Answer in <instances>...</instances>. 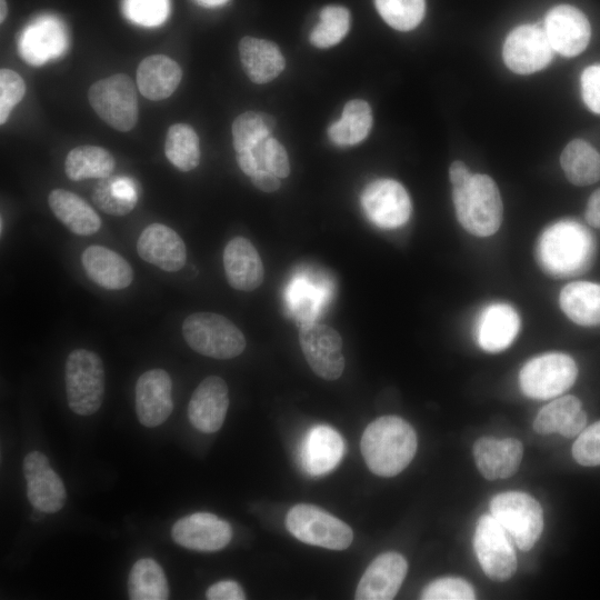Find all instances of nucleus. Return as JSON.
<instances>
[{
	"label": "nucleus",
	"mask_w": 600,
	"mask_h": 600,
	"mask_svg": "<svg viewBox=\"0 0 600 600\" xmlns=\"http://www.w3.org/2000/svg\"><path fill=\"white\" fill-rule=\"evenodd\" d=\"M479 472L487 480L507 479L513 476L522 460V443L514 438L496 439L482 437L472 448Z\"/></svg>",
	"instance_id": "obj_21"
},
{
	"label": "nucleus",
	"mask_w": 600,
	"mask_h": 600,
	"mask_svg": "<svg viewBox=\"0 0 600 600\" xmlns=\"http://www.w3.org/2000/svg\"><path fill=\"white\" fill-rule=\"evenodd\" d=\"M62 23L52 16L39 17L22 32L19 41L21 57L32 66H40L58 57L66 48Z\"/></svg>",
	"instance_id": "obj_23"
},
{
	"label": "nucleus",
	"mask_w": 600,
	"mask_h": 600,
	"mask_svg": "<svg viewBox=\"0 0 600 600\" xmlns=\"http://www.w3.org/2000/svg\"><path fill=\"white\" fill-rule=\"evenodd\" d=\"M223 267L228 283L239 291H252L264 279L262 260L244 237L232 238L223 250Z\"/></svg>",
	"instance_id": "obj_22"
},
{
	"label": "nucleus",
	"mask_w": 600,
	"mask_h": 600,
	"mask_svg": "<svg viewBox=\"0 0 600 600\" xmlns=\"http://www.w3.org/2000/svg\"><path fill=\"white\" fill-rule=\"evenodd\" d=\"M582 409L574 396L557 398L542 407L533 421V430L539 434L559 432L560 429Z\"/></svg>",
	"instance_id": "obj_40"
},
{
	"label": "nucleus",
	"mask_w": 600,
	"mask_h": 600,
	"mask_svg": "<svg viewBox=\"0 0 600 600\" xmlns=\"http://www.w3.org/2000/svg\"><path fill=\"white\" fill-rule=\"evenodd\" d=\"M572 456L581 466H600V421L584 428L578 436Z\"/></svg>",
	"instance_id": "obj_45"
},
{
	"label": "nucleus",
	"mask_w": 600,
	"mask_h": 600,
	"mask_svg": "<svg viewBox=\"0 0 600 600\" xmlns=\"http://www.w3.org/2000/svg\"><path fill=\"white\" fill-rule=\"evenodd\" d=\"M137 251L142 260L163 271L177 272L187 261V248L182 238L170 227L151 223L140 233Z\"/></svg>",
	"instance_id": "obj_20"
},
{
	"label": "nucleus",
	"mask_w": 600,
	"mask_h": 600,
	"mask_svg": "<svg viewBox=\"0 0 600 600\" xmlns=\"http://www.w3.org/2000/svg\"><path fill=\"white\" fill-rule=\"evenodd\" d=\"M361 206L367 217L383 229L404 224L411 213L407 190L392 179H378L369 183L361 194Z\"/></svg>",
	"instance_id": "obj_13"
},
{
	"label": "nucleus",
	"mask_w": 600,
	"mask_h": 600,
	"mask_svg": "<svg viewBox=\"0 0 600 600\" xmlns=\"http://www.w3.org/2000/svg\"><path fill=\"white\" fill-rule=\"evenodd\" d=\"M8 8L6 0H0V21L3 22L7 17Z\"/></svg>",
	"instance_id": "obj_54"
},
{
	"label": "nucleus",
	"mask_w": 600,
	"mask_h": 600,
	"mask_svg": "<svg viewBox=\"0 0 600 600\" xmlns=\"http://www.w3.org/2000/svg\"><path fill=\"white\" fill-rule=\"evenodd\" d=\"M490 512L521 551L532 549L543 530L542 508L528 493H499L490 501Z\"/></svg>",
	"instance_id": "obj_6"
},
{
	"label": "nucleus",
	"mask_w": 600,
	"mask_h": 600,
	"mask_svg": "<svg viewBox=\"0 0 600 600\" xmlns=\"http://www.w3.org/2000/svg\"><path fill=\"white\" fill-rule=\"evenodd\" d=\"M553 48L543 28L522 24L514 28L503 44V61L519 74H529L546 68L553 56Z\"/></svg>",
	"instance_id": "obj_12"
},
{
	"label": "nucleus",
	"mask_w": 600,
	"mask_h": 600,
	"mask_svg": "<svg viewBox=\"0 0 600 600\" xmlns=\"http://www.w3.org/2000/svg\"><path fill=\"white\" fill-rule=\"evenodd\" d=\"M586 220L593 228H600V189L589 198L586 208Z\"/></svg>",
	"instance_id": "obj_50"
},
{
	"label": "nucleus",
	"mask_w": 600,
	"mask_h": 600,
	"mask_svg": "<svg viewBox=\"0 0 600 600\" xmlns=\"http://www.w3.org/2000/svg\"><path fill=\"white\" fill-rule=\"evenodd\" d=\"M350 27V13L340 6H327L320 11V22L310 33V42L321 49L339 43Z\"/></svg>",
	"instance_id": "obj_38"
},
{
	"label": "nucleus",
	"mask_w": 600,
	"mask_h": 600,
	"mask_svg": "<svg viewBox=\"0 0 600 600\" xmlns=\"http://www.w3.org/2000/svg\"><path fill=\"white\" fill-rule=\"evenodd\" d=\"M228 407L226 381L218 376H209L193 391L188 404V418L197 430L213 433L222 427Z\"/></svg>",
	"instance_id": "obj_18"
},
{
	"label": "nucleus",
	"mask_w": 600,
	"mask_h": 600,
	"mask_svg": "<svg viewBox=\"0 0 600 600\" xmlns=\"http://www.w3.org/2000/svg\"><path fill=\"white\" fill-rule=\"evenodd\" d=\"M288 531L298 540L330 550H344L353 540L351 528L323 509L300 503L286 518Z\"/></svg>",
	"instance_id": "obj_8"
},
{
	"label": "nucleus",
	"mask_w": 600,
	"mask_h": 600,
	"mask_svg": "<svg viewBox=\"0 0 600 600\" xmlns=\"http://www.w3.org/2000/svg\"><path fill=\"white\" fill-rule=\"evenodd\" d=\"M88 100L99 118L118 131H130L137 124L138 96L129 76L116 73L96 81L88 90Z\"/></svg>",
	"instance_id": "obj_7"
},
{
	"label": "nucleus",
	"mask_w": 600,
	"mask_h": 600,
	"mask_svg": "<svg viewBox=\"0 0 600 600\" xmlns=\"http://www.w3.org/2000/svg\"><path fill=\"white\" fill-rule=\"evenodd\" d=\"M519 328V314L510 304L492 303L481 311L477 320V341L484 351L500 352L513 342Z\"/></svg>",
	"instance_id": "obj_24"
},
{
	"label": "nucleus",
	"mask_w": 600,
	"mask_h": 600,
	"mask_svg": "<svg viewBox=\"0 0 600 600\" xmlns=\"http://www.w3.org/2000/svg\"><path fill=\"white\" fill-rule=\"evenodd\" d=\"M236 159L241 171L248 177H252L258 170V161L251 150L236 152Z\"/></svg>",
	"instance_id": "obj_51"
},
{
	"label": "nucleus",
	"mask_w": 600,
	"mask_h": 600,
	"mask_svg": "<svg viewBox=\"0 0 600 600\" xmlns=\"http://www.w3.org/2000/svg\"><path fill=\"white\" fill-rule=\"evenodd\" d=\"M559 303L574 323L590 327L600 324V284L589 281L571 282L563 287Z\"/></svg>",
	"instance_id": "obj_30"
},
{
	"label": "nucleus",
	"mask_w": 600,
	"mask_h": 600,
	"mask_svg": "<svg viewBox=\"0 0 600 600\" xmlns=\"http://www.w3.org/2000/svg\"><path fill=\"white\" fill-rule=\"evenodd\" d=\"M408 571L404 557L398 552L378 556L362 574L354 594L357 600H390L398 593Z\"/></svg>",
	"instance_id": "obj_19"
},
{
	"label": "nucleus",
	"mask_w": 600,
	"mask_h": 600,
	"mask_svg": "<svg viewBox=\"0 0 600 600\" xmlns=\"http://www.w3.org/2000/svg\"><path fill=\"white\" fill-rule=\"evenodd\" d=\"M26 84L21 76L7 68L0 70V123L4 124L12 109L22 100Z\"/></svg>",
	"instance_id": "obj_44"
},
{
	"label": "nucleus",
	"mask_w": 600,
	"mask_h": 600,
	"mask_svg": "<svg viewBox=\"0 0 600 600\" xmlns=\"http://www.w3.org/2000/svg\"><path fill=\"white\" fill-rule=\"evenodd\" d=\"M91 198L101 211L117 217L131 212L138 202L136 187L128 178L100 179Z\"/></svg>",
	"instance_id": "obj_35"
},
{
	"label": "nucleus",
	"mask_w": 600,
	"mask_h": 600,
	"mask_svg": "<svg viewBox=\"0 0 600 600\" xmlns=\"http://www.w3.org/2000/svg\"><path fill=\"white\" fill-rule=\"evenodd\" d=\"M299 342L312 371L322 379L336 380L344 369L342 339L326 324L308 323L301 327Z\"/></svg>",
	"instance_id": "obj_11"
},
{
	"label": "nucleus",
	"mask_w": 600,
	"mask_h": 600,
	"mask_svg": "<svg viewBox=\"0 0 600 600\" xmlns=\"http://www.w3.org/2000/svg\"><path fill=\"white\" fill-rule=\"evenodd\" d=\"M560 164L567 179L576 186H589L600 180V153L582 139L566 146Z\"/></svg>",
	"instance_id": "obj_31"
},
{
	"label": "nucleus",
	"mask_w": 600,
	"mask_h": 600,
	"mask_svg": "<svg viewBox=\"0 0 600 600\" xmlns=\"http://www.w3.org/2000/svg\"><path fill=\"white\" fill-rule=\"evenodd\" d=\"M182 79V70L177 61L164 54L146 57L137 68V84L140 93L151 100L169 98Z\"/></svg>",
	"instance_id": "obj_27"
},
{
	"label": "nucleus",
	"mask_w": 600,
	"mask_h": 600,
	"mask_svg": "<svg viewBox=\"0 0 600 600\" xmlns=\"http://www.w3.org/2000/svg\"><path fill=\"white\" fill-rule=\"evenodd\" d=\"M48 204L56 218L74 234L91 236L101 228V219L94 209L69 190H51Z\"/></svg>",
	"instance_id": "obj_29"
},
{
	"label": "nucleus",
	"mask_w": 600,
	"mask_h": 600,
	"mask_svg": "<svg viewBox=\"0 0 600 600\" xmlns=\"http://www.w3.org/2000/svg\"><path fill=\"white\" fill-rule=\"evenodd\" d=\"M128 593L131 600H167L169 586L160 564L151 559L137 560L129 573Z\"/></svg>",
	"instance_id": "obj_34"
},
{
	"label": "nucleus",
	"mask_w": 600,
	"mask_h": 600,
	"mask_svg": "<svg viewBox=\"0 0 600 600\" xmlns=\"http://www.w3.org/2000/svg\"><path fill=\"white\" fill-rule=\"evenodd\" d=\"M512 542L491 513L479 518L473 536V549L489 579L503 582L514 574L517 556Z\"/></svg>",
	"instance_id": "obj_10"
},
{
	"label": "nucleus",
	"mask_w": 600,
	"mask_h": 600,
	"mask_svg": "<svg viewBox=\"0 0 600 600\" xmlns=\"http://www.w3.org/2000/svg\"><path fill=\"white\" fill-rule=\"evenodd\" d=\"M240 61L248 78L258 84L277 78L286 60L277 44L266 39L243 37L238 46Z\"/></svg>",
	"instance_id": "obj_28"
},
{
	"label": "nucleus",
	"mask_w": 600,
	"mask_h": 600,
	"mask_svg": "<svg viewBox=\"0 0 600 600\" xmlns=\"http://www.w3.org/2000/svg\"><path fill=\"white\" fill-rule=\"evenodd\" d=\"M276 119L266 112L246 111L232 123V142L236 152L253 149L261 140L271 136Z\"/></svg>",
	"instance_id": "obj_37"
},
{
	"label": "nucleus",
	"mask_w": 600,
	"mask_h": 600,
	"mask_svg": "<svg viewBox=\"0 0 600 600\" xmlns=\"http://www.w3.org/2000/svg\"><path fill=\"white\" fill-rule=\"evenodd\" d=\"M456 216L460 224L471 234L489 237L502 222L503 206L499 189L487 174H472L458 187H452Z\"/></svg>",
	"instance_id": "obj_3"
},
{
	"label": "nucleus",
	"mask_w": 600,
	"mask_h": 600,
	"mask_svg": "<svg viewBox=\"0 0 600 600\" xmlns=\"http://www.w3.org/2000/svg\"><path fill=\"white\" fill-rule=\"evenodd\" d=\"M574 360L561 352H549L530 359L520 370L521 391L531 399L547 400L559 397L576 381Z\"/></svg>",
	"instance_id": "obj_9"
},
{
	"label": "nucleus",
	"mask_w": 600,
	"mask_h": 600,
	"mask_svg": "<svg viewBox=\"0 0 600 600\" xmlns=\"http://www.w3.org/2000/svg\"><path fill=\"white\" fill-rule=\"evenodd\" d=\"M372 126L369 103L361 99L350 100L342 110L339 120L328 128V137L338 146L357 144L364 140Z\"/></svg>",
	"instance_id": "obj_33"
},
{
	"label": "nucleus",
	"mask_w": 600,
	"mask_h": 600,
	"mask_svg": "<svg viewBox=\"0 0 600 600\" xmlns=\"http://www.w3.org/2000/svg\"><path fill=\"white\" fill-rule=\"evenodd\" d=\"M116 167L113 156L99 146H79L71 149L64 160V172L72 181L110 177Z\"/></svg>",
	"instance_id": "obj_32"
},
{
	"label": "nucleus",
	"mask_w": 600,
	"mask_h": 600,
	"mask_svg": "<svg viewBox=\"0 0 600 600\" xmlns=\"http://www.w3.org/2000/svg\"><path fill=\"white\" fill-rule=\"evenodd\" d=\"M417 443L416 431L406 420L398 416H383L364 429L360 448L370 471L388 478L409 466Z\"/></svg>",
	"instance_id": "obj_1"
},
{
	"label": "nucleus",
	"mask_w": 600,
	"mask_h": 600,
	"mask_svg": "<svg viewBox=\"0 0 600 600\" xmlns=\"http://www.w3.org/2000/svg\"><path fill=\"white\" fill-rule=\"evenodd\" d=\"M81 262L87 276L104 289L121 290L129 287L133 280L130 263L107 247H88L82 252Z\"/></svg>",
	"instance_id": "obj_26"
},
{
	"label": "nucleus",
	"mask_w": 600,
	"mask_h": 600,
	"mask_svg": "<svg viewBox=\"0 0 600 600\" xmlns=\"http://www.w3.org/2000/svg\"><path fill=\"white\" fill-rule=\"evenodd\" d=\"M580 82L586 106L592 112L600 114V63L586 68Z\"/></svg>",
	"instance_id": "obj_46"
},
{
	"label": "nucleus",
	"mask_w": 600,
	"mask_h": 600,
	"mask_svg": "<svg viewBox=\"0 0 600 600\" xmlns=\"http://www.w3.org/2000/svg\"><path fill=\"white\" fill-rule=\"evenodd\" d=\"M179 546L196 551H218L232 538L231 526L216 514L196 512L180 518L171 530Z\"/></svg>",
	"instance_id": "obj_15"
},
{
	"label": "nucleus",
	"mask_w": 600,
	"mask_h": 600,
	"mask_svg": "<svg viewBox=\"0 0 600 600\" xmlns=\"http://www.w3.org/2000/svg\"><path fill=\"white\" fill-rule=\"evenodd\" d=\"M543 29L553 50L564 57H574L582 52L591 36L587 17L569 4L552 8L546 17Z\"/></svg>",
	"instance_id": "obj_16"
},
{
	"label": "nucleus",
	"mask_w": 600,
	"mask_h": 600,
	"mask_svg": "<svg viewBox=\"0 0 600 600\" xmlns=\"http://www.w3.org/2000/svg\"><path fill=\"white\" fill-rule=\"evenodd\" d=\"M169 0H124L123 12L127 18L140 26L161 24L169 13Z\"/></svg>",
	"instance_id": "obj_42"
},
{
	"label": "nucleus",
	"mask_w": 600,
	"mask_h": 600,
	"mask_svg": "<svg viewBox=\"0 0 600 600\" xmlns=\"http://www.w3.org/2000/svg\"><path fill=\"white\" fill-rule=\"evenodd\" d=\"M596 243L591 232L573 220L547 228L539 238L537 257L542 269L553 277H571L592 263Z\"/></svg>",
	"instance_id": "obj_2"
},
{
	"label": "nucleus",
	"mask_w": 600,
	"mask_h": 600,
	"mask_svg": "<svg viewBox=\"0 0 600 600\" xmlns=\"http://www.w3.org/2000/svg\"><path fill=\"white\" fill-rule=\"evenodd\" d=\"M209 600H243L246 594L241 586L233 580H222L207 589Z\"/></svg>",
	"instance_id": "obj_47"
},
{
	"label": "nucleus",
	"mask_w": 600,
	"mask_h": 600,
	"mask_svg": "<svg viewBox=\"0 0 600 600\" xmlns=\"http://www.w3.org/2000/svg\"><path fill=\"white\" fill-rule=\"evenodd\" d=\"M200 6L214 8L224 4L228 0H194Z\"/></svg>",
	"instance_id": "obj_53"
},
{
	"label": "nucleus",
	"mask_w": 600,
	"mask_h": 600,
	"mask_svg": "<svg viewBox=\"0 0 600 600\" xmlns=\"http://www.w3.org/2000/svg\"><path fill=\"white\" fill-rule=\"evenodd\" d=\"M173 409L172 381L163 369L143 372L136 383V412L144 427L163 423Z\"/></svg>",
	"instance_id": "obj_17"
},
{
	"label": "nucleus",
	"mask_w": 600,
	"mask_h": 600,
	"mask_svg": "<svg viewBox=\"0 0 600 600\" xmlns=\"http://www.w3.org/2000/svg\"><path fill=\"white\" fill-rule=\"evenodd\" d=\"M23 474L27 480L29 502L46 513L60 511L67 492L59 474L50 467L49 459L40 451H32L23 459Z\"/></svg>",
	"instance_id": "obj_14"
},
{
	"label": "nucleus",
	"mask_w": 600,
	"mask_h": 600,
	"mask_svg": "<svg viewBox=\"0 0 600 600\" xmlns=\"http://www.w3.org/2000/svg\"><path fill=\"white\" fill-rule=\"evenodd\" d=\"M472 173L469 171L464 162L457 160L453 161L449 168V178L452 187H458L466 183Z\"/></svg>",
	"instance_id": "obj_52"
},
{
	"label": "nucleus",
	"mask_w": 600,
	"mask_h": 600,
	"mask_svg": "<svg viewBox=\"0 0 600 600\" xmlns=\"http://www.w3.org/2000/svg\"><path fill=\"white\" fill-rule=\"evenodd\" d=\"M472 586L461 578H440L428 584L421 593L423 600H472Z\"/></svg>",
	"instance_id": "obj_43"
},
{
	"label": "nucleus",
	"mask_w": 600,
	"mask_h": 600,
	"mask_svg": "<svg viewBox=\"0 0 600 600\" xmlns=\"http://www.w3.org/2000/svg\"><path fill=\"white\" fill-rule=\"evenodd\" d=\"M69 408L79 416L96 413L103 401L104 369L101 358L88 349L71 351L66 361Z\"/></svg>",
	"instance_id": "obj_5"
},
{
	"label": "nucleus",
	"mask_w": 600,
	"mask_h": 600,
	"mask_svg": "<svg viewBox=\"0 0 600 600\" xmlns=\"http://www.w3.org/2000/svg\"><path fill=\"white\" fill-rule=\"evenodd\" d=\"M343 451V440L334 429L329 426H314L302 442L301 464L311 476H321L338 466Z\"/></svg>",
	"instance_id": "obj_25"
},
{
	"label": "nucleus",
	"mask_w": 600,
	"mask_h": 600,
	"mask_svg": "<svg viewBox=\"0 0 600 600\" xmlns=\"http://www.w3.org/2000/svg\"><path fill=\"white\" fill-rule=\"evenodd\" d=\"M182 334L192 350L214 359H232L246 349L242 331L228 318L214 312L188 316L182 323Z\"/></svg>",
	"instance_id": "obj_4"
},
{
	"label": "nucleus",
	"mask_w": 600,
	"mask_h": 600,
	"mask_svg": "<svg viewBox=\"0 0 600 600\" xmlns=\"http://www.w3.org/2000/svg\"><path fill=\"white\" fill-rule=\"evenodd\" d=\"M164 154L178 170L188 172L200 162V141L194 129L187 123L169 127L164 140Z\"/></svg>",
	"instance_id": "obj_36"
},
{
	"label": "nucleus",
	"mask_w": 600,
	"mask_h": 600,
	"mask_svg": "<svg viewBox=\"0 0 600 600\" xmlns=\"http://www.w3.org/2000/svg\"><path fill=\"white\" fill-rule=\"evenodd\" d=\"M587 423V413L580 409L559 431L566 438L579 436Z\"/></svg>",
	"instance_id": "obj_49"
},
{
	"label": "nucleus",
	"mask_w": 600,
	"mask_h": 600,
	"mask_svg": "<svg viewBox=\"0 0 600 600\" xmlns=\"http://www.w3.org/2000/svg\"><path fill=\"white\" fill-rule=\"evenodd\" d=\"M250 179L252 184L263 192H274L281 186L280 178L267 170H258Z\"/></svg>",
	"instance_id": "obj_48"
},
{
	"label": "nucleus",
	"mask_w": 600,
	"mask_h": 600,
	"mask_svg": "<svg viewBox=\"0 0 600 600\" xmlns=\"http://www.w3.org/2000/svg\"><path fill=\"white\" fill-rule=\"evenodd\" d=\"M381 18L393 29L409 31L424 17V0H374Z\"/></svg>",
	"instance_id": "obj_39"
},
{
	"label": "nucleus",
	"mask_w": 600,
	"mask_h": 600,
	"mask_svg": "<svg viewBox=\"0 0 600 600\" xmlns=\"http://www.w3.org/2000/svg\"><path fill=\"white\" fill-rule=\"evenodd\" d=\"M259 170H267L279 178H287L290 173V163L284 147L273 137L261 140L253 149Z\"/></svg>",
	"instance_id": "obj_41"
}]
</instances>
